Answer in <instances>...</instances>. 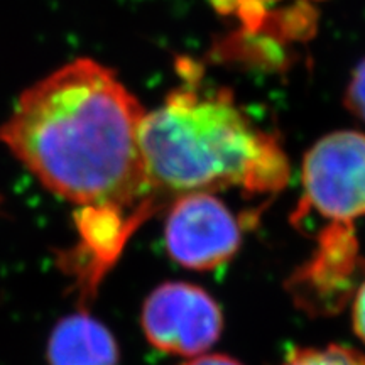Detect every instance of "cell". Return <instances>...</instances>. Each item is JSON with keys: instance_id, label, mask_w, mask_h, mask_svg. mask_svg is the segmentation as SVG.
I'll return each instance as SVG.
<instances>
[{"instance_id": "1", "label": "cell", "mask_w": 365, "mask_h": 365, "mask_svg": "<svg viewBox=\"0 0 365 365\" xmlns=\"http://www.w3.org/2000/svg\"><path fill=\"white\" fill-rule=\"evenodd\" d=\"M143 105L110 68L80 58L27 88L0 144L53 193L78 207L153 217L140 149Z\"/></svg>"}, {"instance_id": "2", "label": "cell", "mask_w": 365, "mask_h": 365, "mask_svg": "<svg viewBox=\"0 0 365 365\" xmlns=\"http://www.w3.org/2000/svg\"><path fill=\"white\" fill-rule=\"evenodd\" d=\"M140 149L149 195L159 207L168 198L225 186L271 191L287 178L281 149L225 95L175 90L145 113Z\"/></svg>"}, {"instance_id": "3", "label": "cell", "mask_w": 365, "mask_h": 365, "mask_svg": "<svg viewBox=\"0 0 365 365\" xmlns=\"http://www.w3.org/2000/svg\"><path fill=\"white\" fill-rule=\"evenodd\" d=\"M303 186L314 212L339 225L365 215V135L340 130L319 139L303 161Z\"/></svg>"}, {"instance_id": "4", "label": "cell", "mask_w": 365, "mask_h": 365, "mask_svg": "<svg viewBox=\"0 0 365 365\" xmlns=\"http://www.w3.org/2000/svg\"><path fill=\"white\" fill-rule=\"evenodd\" d=\"M140 322L150 345L188 359L207 354L223 330L217 301L190 282H166L156 287L145 299Z\"/></svg>"}, {"instance_id": "5", "label": "cell", "mask_w": 365, "mask_h": 365, "mask_svg": "<svg viewBox=\"0 0 365 365\" xmlns=\"http://www.w3.org/2000/svg\"><path fill=\"white\" fill-rule=\"evenodd\" d=\"M164 244L173 261L193 271H213L237 254L242 228L234 213L212 193H190L175 200Z\"/></svg>"}, {"instance_id": "6", "label": "cell", "mask_w": 365, "mask_h": 365, "mask_svg": "<svg viewBox=\"0 0 365 365\" xmlns=\"http://www.w3.org/2000/svg\"><path fill=\"white\" fill-rule=\"evenodd\" d=\"M352 232L336 223L319 239L318 250L286 282L296 308L309 317H331L352 303L365 279Z\"/></svg>"}, {"instance_id": "7", "label": "cell", "mask_w": 365, "mask_h": 365, "mask_svg": "<svg viewBox=\"0 0 365 365\" xmlns=\"http://www.w3.org/2000/svg\"><path fill=\"white\" fill-rule=\"evenodd\" d=\"M145 218L143 213L115 207H81L75 222L80 240L66 252V269L76 277L83 298L95 289L118 257L130 235Z\"/></svg>"}, {"instance_id": "8", "label": "cell", "mask_w": 365, "mask_h": 365, "mask_svg": "<svg viewBox=\"0 0 365 365\" xmlns=\"http://www.w3.org/2000/svg\"><path fill=\"white\" fill-rule=\"evenodd\" d=\"M49 365H117L118 346L108 328L88 313H75L54 327Z\"/></svg>"}, {"instance_id": "9", "label": "cell", "mask_w": 365, "mask_h": 365, "mask_svg": "<svg viewBox=\"0 0 365 365\" xmlns=\"http://www.w3.org/2000/svg\"><path fill=\"white\" fill-rule=\"evenodd\" d=\"M282 365H365V355L345 345L303 346L284 359Z\"/></svg>"}, {"instance_id": "10", "label": "cell", "mask_w": 365, "mask_h": 365, "mask_svg": "<svg viewBox=\"0 0 365 365\" xmlns=\"http://www.w3.org/2000/svg\"><path fill=\"white\" fill-rule=\"evenodd\" d=\"M345 105L355 117L365 122V59L352 73L345 90Z\"/></svg>"}, {"instance_id": "11", "label": "cell", "mask_w": 365, "mask_h": 365, "mask_svg": "<svg viewBox=\"0 0 365 365\" xmlns=\"http://www.w3.org/2000/svg\"><path fill=\"white\" fill-rule=\"evenodd\" d=\"M352 323L354 331L365 344V281L360 284L352 299Z\"/></svg>"}, {"instance_id": "12", "label": "cell", "mask_w": 365, "mask_h": 365, "mask_svg": "<svg viewBox=\"0 0 365 365\" xmlns=\"http://www.w3.org/2000/svg\"><path fill=\"white\" fill-rule=\"evenodd\" d=\"M181 365H244L234 357H228L223 354H203L198 357L188 359L185 364Z\"/></svg>"}, {"instance_id": "13", "label": "cell", "mask_w": 365, "mask_h": 365, "mask_svg": "<svg viewBox=\"0 0 365 365\" xmlns=\"http://www.w3.org/2000/svg\"><path fill=\"white\" fill-rule=\"evenodd\" d=\"M0 203H2V200H0Z\"/></svg>"}]
</instances>
